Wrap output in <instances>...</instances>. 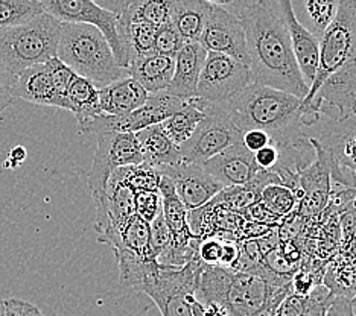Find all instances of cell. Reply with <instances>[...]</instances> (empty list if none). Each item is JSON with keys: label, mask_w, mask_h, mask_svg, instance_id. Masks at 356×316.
<instances>
[{"label": "cell", "mask_w": 356, "mask_h": 316, "mask_svg": "<svg viewBox=\"0 0 356 316\" xmlns=\"http://www.w3.org/2000/svg\"><path fill=\"white\" fill-rule=\"evenodd\" d=\"M239 19L245 34L252 83L305 99L307 90L291 49L279 0L221 2Z\"/></svg>", "instance_id": "1"}, {"label": "cell", "mask_w": 356, "mask_h": 316, "mask_svg": "<svg viewBox=\"0 0 356 316\" xmlns=\"http://www.w3.org/2000/svg\"><path fill=\"white\" fill-rule=\"evenodd\" d=\"M239 133L261 129L279 149L305 139L302 99L276 88L250 84L221 103Z\"/></svg>", "instance_id": "2"}, {"label": "cell", "mask_w": 356, "mask_h": 316, "mask_svg": "<svg viewBox=\"0 0 356 316\" xmlns=\"http://www.w3.org/2000/svg\"><path fill=\"white\" fill-rule=\"evenodd\" d=\"M56 58L98 88L129 76L128 70L119 67L107 40L90 24L61 23Z\"/></svg>", "instance_id": "3"}, {"label": "cell", "mask_w": 356, "mask_h": 316, "mask_svg": "<svg viewBox=\"0 0 356 316\" xmlns=\"http://www.w3.org/2000/svg\"><path fill=\"white\" fill-rule=\"evenodd\" d=\"M61 22L43 13L19 26L0 31V63L15 75L56 56Z\"/></svg>", "instance_id": "4"}, {"label": "cell", "mask_w": 356, "mask_h": 316, "mask_svg": "<svg viewBox=\"0 0 356 316\" xmlns=\"http://www.w3.org/2000/svg\"><path fill=\"white\" fill-rule=\"evenodd\" d=\"M352 61H356V0H343L334 22L320 38L317 75L306 96L314 94L332 73Z\"/></svg>", "instance_id": "5"}, {"label": "cell", "mask_w": 356, "mask_h": 316, "mask_svg": "<svg viewBox=\"0 0 356 316\" xmlns=\"http://www.w3.org/2000/svg\"><path fill=\"white\" fill-rule=\"evenodd\" d=\"M242 142V133L232 124L221 103L204 105V117L191 139L180 146L183 163L203 165L204 161Z\"/></svg>", "instance_id": "6"}, {"label": "cell", "mask_w": 356, "mask_h": 316, "mask_svg": "<svg viewBox=\"0 0 356 316\" xmlns=\"http://www.w3.org/2000/svg\"><path fill=\"white\" fill-rule=\"evenodd\" d=\"M201 262L195 257L183 267L160 266L159 274L142 292L157 306L161 316H193L197 275Z\"/></svg>", "instance_id": "7"}, {"label": "cell", "mask_w": 356, "mask_h": 316, "mask_svg": "<svg viewBox=\"0 0 356 316\" xmlns=\"http://www.w3.org/2000/svg\"><path fill=\"white\" fill-rule=\"evenodd\" d=\"M47 13L61 23L90 24L98 29L111 49L119 67L128 70L129 58L119 35L118 15L92 0H44L42 2Z\"/></svg>", "instance_id": "8"}, {"label": "cell", "mask_w": 356, "mask_h": 316, "mask_svg": "<svg viewBox=\"0 0 356 316\" xmlns=\"http://www.w3.org/2000/svg\"><path fill=\"white\" fill-rule=\"evenodd\" d=\"M188 101L178 99L168 92L149 94L143 107L127 116L99 115L79 129L84 134H137L149 126L160 125L168 117L180 111Z\"/></svg>", "instance_id": "9"}, {"label": "cell", "mask_w": 356, "mask_h": 316, "mask_svg": "<svg viewBox=\"0 0 356 316\" xmlns=\"http://www.w3.org/2000/svg\"><path fill=\"white\" fill-rule=\"evenodd\" d=\"M143 165L142 149L136 134H102L98 135L92 169L88 172V189L93 202L104 197L110 176L118 169Z\"/></svg>", "instance_id": "10"}, {"label": "cell", "mask_w": 356, "mask_h": 316, "mask_svg": "<svg viewBox=\"0 0 356 316\" xmlns=\"http://www.w3.org/2000/svg\"><path fill=\"white\" fill-rule=\"evenodd\" d=\"M252 83L250 67L221 53L207 52L198 79L197 97L207 103H224Z\"/></svg>", "instance_id": "11"}, {"label": "cell", "mask_w": 356, "mask_h": 316, "mask_svg": "<svg viewBox=\"0 0 356 316\" xmlns=\"http://www.w3.org/2000/svg\"><path fill=\"white\" fill-rule=\"evenodd\" d=\"M314 139L330 158L332 188L356 189V116L334 122Z\"/></svg>", "instance_id": "12"}, {"label": "cell", "mask_w": 356, "mask_h": 316, "mask_svg": "<svg viewBox=\"0 0 356 316\" xmlns=\"http://www.w3.org/2000/svg\"><path fill=\"white\" fill-rule=\"evenodd\" d=\"M198 43L206 49V52L230 56L248 66L244 28L236 15L221 2H212Z\"/></svg>", "instance_id": "13"}, {"label": "cell", "mask_w": 356, "mask_h": 316, "mask_svg": "<svg viewBox=\"0 0 356 316\" xmlns=\"http://www.w3.org/2000/svg\"><path fill=\"white\" fill-rule=\"evenodd\" d=\"M159 174L172 181L178 199L188 212L207 206L220 194L224 188L210 176L201 165L180 163L159 169Z\"/></svg>", "instance_id": "14"}, {"label": "cell", "mask_w": 356, "mask_h": 316, "mask_svg": "<svg viewBox=\"0 0 356 316\" xmlns=\"http://www.w3.org/2000/svg\"><path fill=\"white\" fill-rule=\"evenodd\" d=\"M309 142L315 151V158L298 175V188L303 193L298 207H305L307 215H320L327 204L332 189L330 158L314 137H309Z\"/></svg>", "instance_id": "15"}, {"label": "cell", "mask_w": 356, "mask_h": 316, "mask_svg": "<svg viewBox=\"0 0 356 316\" xmlns=\"http://www.w3.org/2000/svg\"><path fill=\"white\" fill-rule=\"evenodd\" d=\"M279 2L283 19H285L286 23L291 49H293L297 67L300 70V75L305 81L306 87L309 88L314 83L318 69L320 38L315 37L309 29L305 28L303 24L298 22L294 13L293 2H289V0H279Z\"/></svg>", "instance_id": "16"}, {"label": "cell", "mask_w": 356, "mask_h": 316, "mask_svg": "<svg viewBox=\"0 0 356 316\" xmlns=\"http://www.w3.org/2000/svg\"><path fill=\"white\" fill-rule=\"evenodd\" d=\"M201 166L224 189L247 185L259 172L254 156L244 148L242 142L230 146L229 149L204 161Z\"/></svg>", "instance_id": "17"}, {"label": "cell", "mask_w": 356, "mask_h": 316, "mask_svg": "<svg viewBox=\"0 0 356 316\" xmlns=\"http://www.w3.org/2000/svg\"><path fill=\"white\" fill-rule=\"evenodd\" d=\"M274 290L256 272H233L224 307L229 316H253Z\"/></svg>", "instance_id": "18"}, {"label": "cell", "mask_w": 356, "mask_h": 316, "mask_svg": "<svg viewBox=\"0 0 356 316\" xmlns=\"http://www.w3.org/2000/svg\"><path fill=\"white\" fill-rule=\"evenodd\" d=\"M14 97H20L31 103L55 107L69 111L67 97L61 96L52 83V78L44 64L28 67L17 75L14 88Z\"/></svg>", "instance_id": "19"}, {"label": "cell", "mask_w": 356, "mask_h": 316, "mask_svg": "<svg viewBox=\"0 0 356 316\" xmlns=\"http://www.w3.org/2000/svg\"><path fill=\"white\" fill-rule=\"evenodd\" d=\"M206 56V49L200 43H184L174 58V76L166 92L183 101L197 97V85Z\"/></svg>", "instance_id": "20"}, {"label": "cell", "mask_w": 356, "mask_h": 316, "mask_svg": "<svg viewBox=\"0 0 356 316\" xmlns=\"http://www.w3.org/2000/svg\"><path fill=\"white\" fill-rule=\"evenodd\" d=\"M148 96V92L136 79L125 76L99 88L101 111L108 116H127L143 107Z\"/></svg>", "instance_id": "21"}, {"label": "cell", "mask_w": 356, "mask_h": 316, "mask_svg": "<svg viewBox=\"0 0 356 316\" xmlns=\"http://www.w3.org/2000/svg\"><path fill=\"white\" fill-rule=\"evenodd\" d=\"M174 58L149 53L133 60L128 67V75L136 79L148 94L166 92L174 76Z\"/></svg>", "instance_id": "22"}, {"label": "cell", "mask_w": 356, "mask_h": 316, "mask_svg": "<svg viewBox=\"0 0 356 316\" xmlns=\"http://www.w3.org/2000/svg\"><path fill=\"white\" fill-rule=\"evenodd\" d=\"M212 2L171 0V23L184 43H198Z\"/></svg>", "instance_id": "23"}, {"label": "cell", "mask_w": 356, "mask_h": 316, "mask_svg": "<svg viewBox=\"0 0 356 316\" xmlns=\"http://www.w3.org/2000/svg\"><path fill=\"white\" fill-rule=\"evenodd\" d=\"M140 143L143 163L154 169L175 166L183 163L180 148L168 139L160 125L149 126L136 134Z\"/></svg>", "instance_id": "24"}, {"label": "cell", "mask_w": 356, "mask_h": 316, "mask_svg": "<svg viewBox=\"0 0 356 316\" xmlns=\"http://www.w3.org/2000/svg\"><path fill=\"white\" fill-rule=\"evenodd\" d=\"M69 111L76 117L79 129L86 126L96 116L102 115L99 105V88L92 81L75 75L67 88Z\"/></svg>", "instance_id": "25"}, {"label": "cell", "mask_w": 356, "mask_h": 316, "mask_svg": "<svg viewBox=\"0 0 356 316\" xmlns=\"http://www.w3.org/2000/svg\"><path fill=\"white\" fill-rule=\"evenodd\" d=\"M204 101L193 97V99L184 103V107L180 111H177L175 115L160 124L168 139L178 148L188 142L193 133L197 131L200 122L204 117Z\"/></svg>", "instance_id": "26"}, {"label": "cell", "mask_w": 356, "mask_h": 316, "mask_svg": "<svg viewBox=\"0 0 356 316\" xmlns=\"http://www.w3.org/2000/svg\"><path fill=\"white\" fill-rule=\"evenodd\" d=\"M259 202L274 216L283 219L296 212V208L300 204V199H298L297 193L286 188V185L273 183L262 190L261 197H259Z\"/></svg>", "instance_id": "27"}, {"label": "cell", "mask_w": 356, "mask_h": 316, "mask_svg": "<svg viewBox=\"0 0 356 316\" xmlns=\"http://www.w3.org/2000/svg\"><path fill=\"white\" fill-rule=\"evenodd\" d=\"M43 13V5L37 0H0V31L19 26Z\"/></svg>", "instance_id": "28"}, {"label": "cell", "mask_w": 356, "mask_h": 316, "mask_svg": "<svg viewBox=\"0 0 356 316\" xmlns=\"http://www.w3.org/2000/svg\"><path fill=\"white\" fill-rule=\"evenodd\" d=\"M115 174L120 178V180L125 181L134 192H139V190L159 192L161 175L159 174L157 169H154L148 165L143 163L139 166L122 167V169H118Z\"/></svg>", "instance_id": "29"}, {"label": "cell", "mask_w": 356, "mask_h": 316, "mask_svg": "<svg viewBox=\"0 0 356 316\" xmlns=\"http://www.w3.org/2000/svg\"><path fill=\"white\" fill-rule=\"evenodd\" d=\"M338 3L337 0H309V2L305 3L306 13L309 15L311 23H312V34L321 38L325 34V31L329 28V24L334 22L337 11H338Z\"/></svg>", "instance_id": "30"}, {"label": "cell", "mask_w": 356, "mask_h": 316, "mask_svg": "<svg viewBox=\"0 0 356 316\" xmlns=\"http://www.w3.org/2000/svg\"><path fill=\"white\" fill-rule=\"evenodd\" d=\"M216 199L224 204L232 212L244 216L250 206H253L254 202L259 201V197L253 192L250 185H241V188H230L224 189Z\"/></svg>", "instance_id": "31"}, {"label": "cell", "mask_w": 356, "mask_h": 316, "mask_svg": "<svg viewBox=\"0 0 356 316\" xmlns=\"http://www.w3.org/2000/svg\"><path fill=\"white\" fill-rule=\"evenodd\" d=\"M184 42L178 32L174 29L171 23H166L163 26L156 29V37H154V53L168 56V58H175L177 53L180 52Z\"/></svg>", "instance_id": "32"}, {"label": "cell", "mask_w": 356, "mask_h": 316, "mask_svg": "<svg viewBox=\"0 0 356 316\" xmlns=\"http://www.w3.org/2000/svg\"><path fill=\"white\" fill-rule=\"evenodd\" d=\"M134 213L142 221L151 224L161 213L160 192L139 190L134 192Z\"/></svg>", "instance_id": "33"}, {"label": "cell", "mask_w": 356, "mask_h": 316, "mask_svg": "<svg viewBox=\"0 0 356 316\" xmlns=\"http://www.w3.org/2000/svg\"><path fill=\"white\" fill-rule=\"evenodd\" d=\"M222 240L221 238H204L198 240L197 257L201 263L207 266H221L222 257Z\"/></svg>", "instance_id": "34"}, {"label": "cell", "mask_w": 356, "mask_h": 316, "mask_svg": "<svg viewBox=\"0 0 356 316\" xmlns=\"http://www.w3.org/2000/svg\"><path fill=\"white\" fill-rule=\"evenodd\" d=\"M320 285H321L320 271L300 269L293 275V278H291V283H289V288H291V294L298 295V297H306Z\"/></svg>", "instance_id": "35"}, {"label": "cell", "mask_w": 356, "mask_h": 316, "mask_svg": "<svg viewBox=\"0 0 356 316\" xmlns=\"http://www.w3.org/2000/svg\"><path fill=\"white\" fill-rule=\"evenodd\" d=\"M44 66L49 72V75L52 78V83L56 88V92H58L61 96L66 97L67 93V88L72 83V79L75 78V73L72 72L66 64H63L58 58H51L49 61L44 63Z\"/></svg>", "instance_id": "36"}, {"label": "cell", "mask_w": 356, "mask_h": 316, "mask_svg": "<svg viewBox=\"0 0 356 316\" xmlns=\"http://www.w3.org/2000/svg\"><path fill=\"white\" fill-rule=\"evenodd\" d=\"M149 238L154 254H156V258H159L168 249L169 243H171V233H169L161 213L149 224Z\"/></svg>", "instance_id": "37"}, {"label": "cell", "mask_w": 356, "mask_h": 316, "mask_svg": "<svg viewBox=\"0 0 356 316\" xmlns=\"http://www.w3.org/2000/svg\"><path fill=\"white\" fill-rule=\"evenodd\" d=\"M17 75L0 63V113L5 111L14 102V88Z\"/></svg>", "instance_id": "38"}, {"label": "cell", "mask_w": 356, "mask_h": 316, "mask_svg": "<svg viewBox=\"0 0 356 316\" xmlns=\"http://www.w3.org/2000/svg\"><path fill=\"white\" fill-rule=\"evenodd\" d=\"M254 156V163L259 170H273L277 166L280 160V151L274 143L265 146L261 151H257Z\"/></svg>", "instance_id": "39"}, {"label": "cell", "mask_w": 356, "mask_h": 316, "mask_svg": "<svg viewBox=\"0 0 356 316\" xmlns=\"http://www.w3.org/2000/svg\"><path fill=\"white\" fill-rule=\"evenodd\" d=\"M289 292H291L289 285L283 288H274L270 298L266 299V303L253 316H277L279 306L282 304V301L285 299V297L289 294Z\"/></svg>", "instance_id": "40"}, {"label": "cell", "mask_w": 356, "mask_h": 316, "mask_svg": "<svg viewBox=\"0 0 356 316\" xmlns=\"http://www.w3.org/2000/svg\"><path fill=\"white\" fill-rule=\"evenodd\" d=\"M271 143V137L265 131H261V129H250V131L242 133V144H244V148L252 153H256L257 151H261L265 146H268Z\"/></svg>", "instance_id": "41"}, {"label": "cell", "mask_w": 356, "mask_h": 316, "mask_svg": "<svg viewBox=\"0 0 356 316\" xmlns=\"http://www.w3.org/2000/svg\"><path fill=\"white\" fill-rule=\"evenodd\" d=\"M244 216L248 219V221L268 225V226H273V228L280 224V219L277 216H274L271 212H268V210H266L259 201L254 202L253 206L248 207Z\"/></svg>", "instance_id": "42"}, {"label": "cell", "mask_w": 356, "mask_h": 316, "mask_svg": "<svg viewBox=\"0 0 356 316\" xmlns=\"http://www.w3.org/2000/svg\"><path fill=\"white\" fill-rule=\"evenodd\" d=\"M353 303V298L338 295L334 298V301L330 303L325 316H355Z\"/></svg>", "instance_id": "43"}, {"label": "cell", "mask_w": 356, "mask_h": 316, "mask_svg": "<svg viewBox=\"0 0 356 316\" xmlns=\"http://www.w3.org/2000/svg\"><path fill=\"white\" fill-rule=\"evenodd\" d=\"M28 157L26 149L23 146L17 144L15 148H13L10 152H8V158L5 161V167H11V169H17L22 163H25V160Z\"/></svg>", "instance_id": "44"}, {"label": "cell", "mask_w": 356, "mask_h": 316, "mask_svg": "<svg viewBox=\"0 0 356 316\" xmlns=\"http://www.w3.org/2000/svg\"><path fill=\"white\" fill-rule=\"evenodd\" d=\"M201 309H203V316H229L225 307L216 303H209V304L201 306Z\"/></svg>", "instance_id": "45"}, {"label": "cell", "mask_w": 356, "mask_h": 316, "mask_svg": "<svg viewBox=\"0 0 356 316\" xmlns=\"http://www.w3.org/2000/svg\"><path fill=\"white\" fill-rule=\"evenodd\" d=\"M346 212H347V213H352V215L356 217V197H355V199L352 201V204L346 208ZM346 212H344V213H346Z\"/></svg>", "instance_id": "46"}, {"label": "cell", "mask_w": 356, "mask_h": 316, "mask_svg": "<svg viewBox=\"0 0 356 316\" xmlns=\"http://www.w3.org/2000/svg\"><path fill=\"white\" fill-rule=\"evenodd\" d=\"M28 316H44L42 312H40V309L37 306H34L32 304V307H31V310H29V315Z\"/></svg>", "instance_id": "47"}, {"label": "cell", "mask_w": 356, "mask_h": 316, "mask_svg": "<svg viewBox=\"0 0 356 316\" xmlns=\"http://www.w3.org/2000/svg\"><path fill=\"white\" fill-rule=\"evenodd\" d=\"M0 316H5V299H0Z\"/></svg>", "instance_id": "48"}]
</instances>
